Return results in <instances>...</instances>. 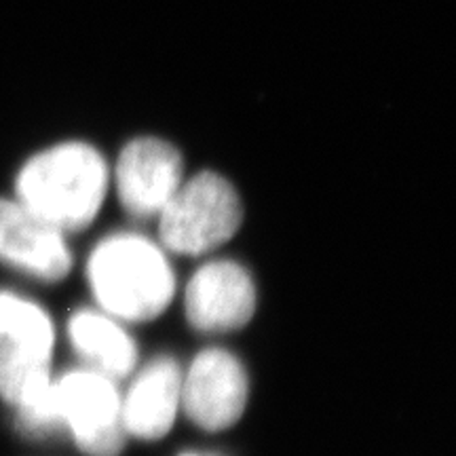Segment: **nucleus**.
<instances>
[{
    "mask_svg": "<svg viewBox=\"0 0 456 456\" xmlns=\"http://www.w3.org/2000/svg\"><path fill=\"white\" fill-rule=\"evenodd\" d=\"M106 186L104 159L83 142H68L32 157L15 182L20 203L61 232L81 231L94 222Z\"/></svg>",
    "mask_w": 456,
    "mask_h": 456,
    "instance_id": "1",
    "label": "nucleus"
},
{
    "mask_svg": "<svg viewBox=\"0 0 456 456\" xmlns=\"http://www.w3.org/2000/svg\"><path fill=\"white\" fill-rule=\"evenodd\" d=\"M87 277L95 300L125 322H148L167 309L175 279L155 243L138 235H114L91 254Z\"/></svg>",
    "mask_w": 456,
    "mask_h": 456,
    "instance_id": "2",
    "label": "nucleus"
},
{
    "mask_svg": "<svg viewBox=\"0 0 456 456\" xmlns=\"http://www.w3.org/2000/svg\"><path fill=\"white\" fill-rule=\"evenodd\" d=\"M161 241L175 254L199 256L220 248L243 220L241 199L231 182L203 171L180 184L159 214Z\"/></svg>",
    "mask_w": 456,
    "mask_h": 456,
    "instance_id": "3",
    "label": "nucleus"
},
{
    "mask_svg": "<svg viewBox=\"0 0 456 456\" xmlns=\"http://www.w3.org/2000/svg\"><path fill=\"white\" fill-rule=\"evenodd\" d=\"M53 323L34 302L0 292V397L20 406L51 380Z\"/></svg>",
    "mask_w": 456,
    "mask_h": 456,
    "instance_id": "4",
    "label": "nucleus"
},
{
    "mask_svg": "<svg viewBox=\"0 0 456 456\" xmlns=\"http://www.w3.org/2000/svg\"><path fill=\"white\" fill-rule=\"evenodd\" d=\"M61 425L70 427L78 448L89 456H118L125 446L121 397L110 376L89 370L64 374L53 383Z\"/></svg>",
    "mask_w": 456,
    "mask_h": 456,
    "instance_id": "5",
    "label": "nucleus"
},
{
    "mask_svg": "<svg viewBox=\"0 0 456 456\" xmlns=\"http://www.w3.org/2000/svg\"><path fill=\"white\" fill-rule=\"evenodd\" d=\"M248 374L224 349L199 353L191 363L180 402L188 419L205 431H222L241 419L248 403Z\"/></svg>",
    "mask_w": 456,
    "mask_h": 456,
    "instance_id": "6",
    "label": "nucleus"
},
{
    "mask_svg": "<svg viewBox=\"0 0 456 456\" xmlns=\"http://www.w3.org/2000/svg\"><path fill=\"white\" fill-rule=\"evenodd\" d=\"M184 311L191 326L199 332H231L243 328L256 311L252 277L237 262H209L188 281Z\"/></svg>",
    "mask_w": 456,
    "mask_h": 456,
    "instance_id": "7",
    "label": "nucleus"
},
{
    "mask_svg": "<svg viewBox=\"0 0 456 456\" xmlns=\"http://www.w3.org/2000/svg\"><path fill=\"white\" fill-rule=\"evenodd\" d=\"M182 157L169 142L140 138L123 148L117 165V191L134 218H152L182 184Z\"/></svg>",
    "mask_w": 456,
    "mask_h": 456,
    "instance_id": "8",
    "label": "nucleus"
},
{
    "mask_svg": "<svg viewBox=\"0 0 456 456\" xmlns=\"http://www.w3.org/2000/svg\"><path fill=\"white\" fill-rule=\"evenodd\" d=\"M0 260L43 281H60L72 266L64 232L26 205L4 199H0Z\"/></svg>",
    "mask_w": 456,
    "mask_h": 456,
    "instance_id": "9",
    "label": "nucleus"
},
{
    "mask_svg": "<svg viewBox=\"0 0 456 456\" xmlns=\"http://www.w3.org/2000/svg\"><path fill=\"white\" fill-rule=\"evenodd\" d=\"M180 391L182 376L174 359L159 357L148 363L121 403L125 431L140 440H161L174 427Z\"/></svg>",
    "mask_w": 456,
    "mask_h": 456,
    "instance_id": "10",
    "label": "nucleus"
},
{
    "mask_svg": "<svg viewBox=\"0 0 456 456\" xmlns=\"http://www.w3.org/2000/svg\"><path fill=\"white\" fill-rule=\"evenodd\" d=\"M72 346L78 355L110 379H123L135 366L138 349L112 319L94 311L74 313L68 323Z\"/></svg>",
    "mask_w": 456,
    "mask_h": 456,
    "instance_id": "11",
    "label": "nucleus"
},
{
    "mask_svg": "<svg viewBox=\"0 0 456 456\" xmlns=\"http://www.w3.org/2000/svg\"><path fill=\"white\" fill-rule=\"evenodd\" d=\"M182 456H212V454H182Z\"/></svg>",
    "mask_w": 456,
    "mask_h": 456,
    "instance_id": "12",
    "label": "nucleus"
}]
</instances>
